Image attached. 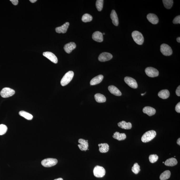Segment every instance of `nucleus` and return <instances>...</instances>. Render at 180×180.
<instances>
[{
	"mask_svg": "<svg viewBox=\"0 0 180 180\" xmlns=\"http://www.w3.org/2000/svg\"><path fill=\"white\" fill-rule=\"evenodd\" d=\"M157 135L156 131L151 130L144 134L141 138L142 142L146 143L152 141L154 138Z\"/></svg>",
	"mask_w": 180,
	"mask_h": 180,
	"instance_id": "nucleus-1",
	"label": "nucleus"
},
{
	"mask_svg": "<svg viewBox=\"0 0 180 180\" xmlns=\"http://www.w3.org/2000/svg\"><path fill=\"white\" fill-rule=\"evenodd\" d=\"M132 37L134 41L138 45L143 44L144 38L142 33L137 31H134L132 33Z\"/></svg>",
	"mask_w": 180,
	"mask_h": 180,
	"instance_id": "nucleus-2",
	"label": "nucleus"
},
{
	"mask_svg": "<svg viewBox=\"0 0 180 180\" xmlns=\"http://www.w3.org/2000/svg\"><path fill=\"white\" fill-rule=\"evenodd\" d=\"M74 74L73 72L72 71L67 72L61 80V83L62 86H65L68 84L73 78Z\"/></svg>",
	"mask_w": 180,
	"mask_h": 180,
	"instance_id": "nucleus-3",
	"label": "nucleus"
},
{
	"mask_svg": "<svg viewBox=\"0 0 180 180\" xmlns=\"http://www.w3.org/2000/svg\"><path fill=\"white\" fill-rule=\"evenodd\" d=\"M57 160L56 158H47L42 160L41 163L45 167H53L57 164Z\"/></svg>",
	"mask_w": 180,
	"mask_h": 180,
	"instance_id": "nucleus-4",
	"label": "nucleus"
},
{
	"mask_svg": "<svg viewBox=\"0 0 180 180\" xmlns=\"http://www.w3.org/2000/svg\"><path fill=\"white\" fill-rule=\"evenodd\" d=\"M106 170L103 167L98 166H96L93 169V174L95 177H102L106 174Z\"/></svg>",
	"mask_w": 180,
	"mask_h": 180,
	"instance_id": "nucleus-5",
	"label": "nucleus"
},
{
	"mask_svg": "<svg viewBox=\"0 0 180 180\" xmlns=\"http://www.w3.org/2000/svg\"><path fill=\"white\" fill-rule=\"evenodd\" d=\"M160 50L162 54L164 56H171L172 53V48L166 44H162L161 45Z\"/></svg>",
	"mask_w": 180,
	"mask_h": 180,
	"instance_id": "nucleus-6",
	"label": "nucleus"
},
{
	"mask_svg": "<svg viewBox=\"0 0 180 180\" xmlns=\"http://www.w3.org/2000/svg\"><path fill=\"white\" fill-rule=\"evenodd\" d=\"M15 93V91L12 89L8 87H5L1 91V95L3 98H7L12 97Z\"/></svg>",
	"mask_w": 180,
	"mask_h": 180,
	"instance_id": "nucleus-7",
	"label": "nucleus"
},
{
	"mask_svg": "<svg viewBox=\"0 0 180 180\" xmlns=\"http://www.w3.org/2000/svg\"><path fill=\"white\" fill-rule=\"evenodd\" d=\"M145 72L147 76L151 77H157L159 73L158 70L152 67H147L145 69Z\"/></svg>",
	"mask_w": 180,
	"mask_h": 180,
	"instance_id": "nucleus-8",
	"label": "nucleus"
},
{
	"mask_svg": "<svg viewBox=\"0 0 180 180\" xmlns=\"http://www.w3.org/2000/svg\"><path fill=\"white\" fill-rule=\"evenodd\" d=\"M125 82L130 87L133 88H137L138 87V85L136 80L132 77H127L124 78Z\"/></svg>",
	"mask_w": 180,
	"mask_h": 180,
	"instance_id": "nucleus-9",
	"label": "nucleus"
},
{
	"mask_svg": "<svg viewBox=\"0 0 180 180\" xmlns=\"http://www.w3.org/2000/svg\"><path fill=\"white\" fill-rule=\"evenodd\" d=\"M112 57L113 56L111 54L108 52H104L100 54L98 59L100 62H105L109 61L112 59Z\"/></svg>",
	"mask_w": 180,
	"mask_h": 180,
	"instance_id": "nucleus-10",
	"label": "nucleus"
},
{
	"mask_svg": "<svg viewBox=\"0 0 180 180\" xmlns=\"http://www.w3.org/2000/svg\"><path fill=\"white\" fill-rule=\"evenodd\" d=\"M88 141L83 139H79L78 140V142L80 144L78 145L79 148L82 151H86L88 150Z\"/></svg>",
	"mask_w": 180,
	"mask_h": 180,
	"instance_id": "nucleus-11",
	"label": "nucleus"
},
{
	"mask_svg": "<svg viewBox=\"0 0 180 180\" xmlns=\"http://www.w3.org/2000/svg\"><path fill=\"white\" fill-rule=\"evenodd\" d=\"M43 55L45 57L51 61V62L54 63H57L58 62V59L55 55L52 52H43Z\"/></svg>",
	"mask_w": 180,
	"mask_h": 180,
	"instance_id": "nucleus-12",
	"label": "nucleus"
},
{
	"mask_svg": "<svg viewBox=\"0 0 180 180\" xmlns=\"http://www.w3.org/2000/svg\"><path fill=\"white\" fill-rule=\"evenodd\" d=\"M69 25V23L68 22H66L61 27L56 28V32L58 33H66L67 32V30L68 29Z\"/></svg>",
	"mask_w": 180,
	"mask_h": 180,
	"instance_id": "nucleus-13",
	"label": "nucleus"
},
{
	"mask_svg": "<svg viewBox=\"0 0 180 180\" xmlns=\"http://www.w3.org/2000/svg\"><path fill=\"white\" fill-rule=\"evenodd\" d=\"M76 47V43L73 42H70L65 45L64 47L65 52L68 53H71Z\"/></svg>",
	"mask_w": 180,
	"mask_h": 180,
	"instance_id": "nucleus-14",
	"label": "nucleus"
},
{
	"mask_svg": "<svg viewBox=\"0 0 180 180\" xmlns=\"http://www.w3.org/2000/svg\"><path fill=\"white\" fill-rule=\"evenodd\" d=\"M92 38L93 40L97 42H103V36L101 32L97 31L94 32L92 34Z\"/></svg>",
	"mask_w": 180,
	"mask_h": 180,
	"instance_id": "nucleus-15",
	"label": "nucleus"
},
{
	"mask_svg": "<svg viewBox=\"0 0 180 180\" xmlns=\"http://www.w3.org/2000/svg\"><path fill=\"white\" fill-rule=\"evenodd\" d=\"M147 18L148 21L151 23L153 24H157L158 23L159 19L157 15L153 13L148 14L147 16Z\"/></svg>",
	"mask_w": 180,
	"mask_h": 180,
	"instance_id": "nucleus-16",
	"label": "nucleus"
},
{
	"mask_svg": "<svg viewBox=\"0 0 180 180\" xmlns=\"http://www.w3.org/2000/svg\"><path fill=\"white\" fill-rule=\"evenodd\" d=\"M103 79V76L102 75H98L91 80L90 82V84L91 86H94V85L98 84L102 82Z\"/></svg>",
	"mask_w": 180,
	"mask_h": 180,
	"instance_id": "nucleus-17",
	"label": "nucleus"
},
{
	"mask_svg": "<svg viewBox=\"0 0 180 180\" xmlns=\"http://www.w3.org/2000/svg\"><path fill=\"white\" fill-rule=\"evenodd\" d=\"M110 16L113 24L115 26H118L119 24L118 17L115 10H112Z\"/></svg>",
	"mask_w": 180,
	"mask_h": 180,
	"instance_id": "nucleus-18",
	"label": "nucleus"
},
{
	"mask_svg": "<svg viewBox=\"0 0 180 180\" xmlns=\"http://www.w3.org/2000/svg\"><path fill=\"white\" fill-rule=\"evenodd\" d=\"M143 112L144 113L147 114L148 116H152L156 113V110L153 107H146L143 108Z\"/></svg>",
	"mask_w": 180,
	"mask_h": 180,
	"instance_id": "nucleus-19",
	"label": "nucleus"
},
{
	"mask_svg": "<svg viewBox=\"0 0 180 180\" xmlns=\"http://www.w3.org/2000/svg\"><path fill=\"white\" fill-rule=\"evenodd\" d=\"M109 91L112 94L117 96H120L122 95V94L119 90L117 87L113 86H109L108 87Z\"/></svg>",
	"mask_w": 180,
	"mask_h": 180,
	"instance_id": "nucleus-20",
	"label": "nucleus"
},
{
	"mask_svg": "<svg viewBox=\"0 0 180 180\" xmlns=\"http://www.w3.org/2000/svg\"><path fill=\"white\" fill-rule=\"evenodd\" d=\"M118 126L120 128L125 129H129L132 128V123L131 122H127L124 121H122L119 122Z\"/></svg>",
	"mask_w": 180,
	"mask_h": 180,
	"instance_id": "nucleus-21",
	"label": "nucleus"
},
{
	"mask_svg": "<svg viewBox=\"0 0 180 180\" xmlns=\"http://www.w3.org/2000/svg\"><path fill=\"white\" fill-rule=\"evenodd\" d=\"M169 96V91L167 89L162 90L158 93V97L163 99H166L168 98Z\"/></svg>",
	"mask_w": 180,
	"mask_h": 180,
	"instance_id": "nucleus-22",
	"label": "nucleus"
},
{
	"mask_svg": "<svg viewBox=\"0 0 180 180\" xmlns=\"http://www.w3.org/2000/svg\"><path fill=\"white\" fill-rule=\"evenodd\" d=\"M112 137L114 138L117 139L119 141H123L126 139V135L124 133H120L118 132H116L114 133Z\"/></svg>",
	"mask_w": 180,
	"mask_h": 180,
	"instance_id": "nucleus-23",
	"label": "nucleus"
},
{
	"mask_svg": "<svg viewBox=\"0 0 180 180\" xmlns=\"http://www.w3.org/2000/svg\"><path fill=\"white\" fill-rule=\"evenodd\" d=\"M99 151L101 153H106L109 150V146L107 143H101L98 145Z\"/></svg>",
	"mask_w": 180,
	"mask_h": 180,
	"instance_id": "nucleus-24",
	"label": "nucleus"
},
{
	"mask_svg": "<svg viewBox=\"0 0 180 180\" xmlns=\"http://www.w3.org/2000/svg\"><path fill=\"white\" fill-rule=\"evenodd\" d=\"M95 99L98 103H103L106 101V98L104 95L100 93H97L95 95Z\"/></svg>",
	"mask_w": 180,
	"mask_h": 180,
	"instance_id": "nucleus-25",
	"label": "nucleus"
},
{
	"mask_svg": "<svg viewBox=\"0 0 180 180\" xmlns=\"http://www.w3.org/2000/svg\"><path fill=\"white\" fill-rule=\"evenodd\" d=\"M177 161L176 159L174 158H171L168 159L166 160L164 162V164L166 166H169V167H173L177 165Z\"/></svg>",
	"mask_w": 180,
	"mask_h": 180,
	"instance_id": "nucleus-26",
	"label": "nucleus"
},
{
	"mask_svg": "<svg viewBox=\"0 0 180 180\" xmlns=\"http://www.w3.org/2000/svg\"><path fill=\"white\" fill-rule=\"evenodd\" d=\"M20 116H22L27 120H31L33 118V116L31 114L24 111H21L19 112Z\"/></svg>",
	"mask_w": 180,
	"mask_h": 180,
	"instance_id": "nucleus-27",
	"label": "nucleus"
},
{
	"mask_svg": "<svg viewBox=\"0 0 180 180\" xmlns=\"http://www.w3.org/2000/svg\"><path fill=\"white\" fill-rule=\"evenodd\" d=\"M171 173L169 171H166L160 175V179L161 180H166L170 178Z\"/></svg>",
	"mask_w": 180,
	"mask_h": 180,
	"instance_id": "nucleus-28",
	"label": "nucleus"
},
{
	"mask_svg": "<svg viewBox=\"0 0 180 180\" xmlns=\"http://www.w3.org/2000/svg\"><path fill=\"white\" fill-rule=\"evenodd\" d=\"M162 2L165 8L167 9H171L173 6V1L172 0H163Z\"/></svg>",
	"mask_w": 180,
	"mask_h": 180,
	"instance_id": "nucleus-29",
	"label": "nucleus"
},
{
	"mask_svg": "<svg viewBox=\"0 0 180 180\" xmlns=\"http://www.w3.org/2000/svg\"><path fill=\"white\" fill-rule=\"evenodd\" d=\"M92 17L91 15L88 14H85L82 16V22H91L92 19Z\"/></svg>",
	"mask_w": 180,
	"mask_h": 180,
	"instance_id": "nucleus-30",
	"label": "nucleus"
},
{
	"mask_svg": "<svg viewBox=\"0 0 180 180\" xmlns=\"http://www.w3.org/2000/svg\"><path fill=\"white\" fill-rule=\"evenodd\" d=\"M104 1L103 0H97L96 3V7L98 11H102L103 8Z\"/></svg>",
	"mask_w": 180,
	"mask_h": 180,
	"instance_id": "nucleus-31",
	"label": "nucleus"
},
{
	"mask_svg": "<svg viewBox=\"0 0 180 180\" xmlns=\"http://www.w3.org/2000/svg\"><path fill=\"white\" fill-rule=\"evenodd\" d=\"M141 171L140 167L138 164L136 163L134 164L133 167L132 168V172L136 174H137Z\"/></svg>",
	"mask_w": 180,
	"mask_h": 180,
	"instance_id": "nucleus-32",
	"label": "nucleus"
},
{
	"mask_svg": "<svg viewBox=\"0 0 180 180\" xmlns=\"http://www.w3.org/2000/svg\"><path fill=\"white\" fill-rule=\"evenodd\" d=\"M7 127L6 125L2 124L0 125V135L5 134L7 132Z\"/></svg>",
	"mask_w": 180,
	"mask_h": 180,
	"instance_id": "nucleus-33",
	"label": "nucleus"
},
{
	"mask_svg": "<svg viewBox=\"0 0 180 180\" xmlns=\"http://www.w3.org/2000/svg\"><path fill=\"white\" fill-rule=\"evenodd\" d=\"M158 158V156L157 154L151 155L149 157L150 162L152 163H154L157 162Z\"/></svg>",
	"mask_w": 180,
	"mask_h": 180,
	"instance_id": "nucleus-34",
	"label": "nucleus"
},
{
	"mask_svg": "<svg viewBox=\"0 0 180 180\" xmlns=\"http://www.w3.org/2000/svg\"><path fill=\"white\" fill-rule=\"evenodd\" d=\"M173 22L174 24L180 23V16H177L174 18L173 21Z\"/></svg>",
	"mask_w": 180,
	"mask_h": 180,
	"instance_id": "nucleus-35",
	"label": "nucleus"
},
{
	"mask_svg": "<svg viewBox=\"0 0 180 180\" xmlns=\"http://www.w3.org/2000/svg\"><path fill=\"white\" fill-rule=\"evenodd\" d=\"M175 110L176 112L178 113H180V102H178L177 104L176 105V107H175Z\"/></svg>",
	"mask_w": 180,
	"mask_h": 180,
	"instance_id": "nucleus-36",
	"label": "nucleus"
},
{
	"mask_svg": "<svg viewBox=\"0 0 180 180\" xmlns=\"http://www.w3.org/2000/svg\"><path fill=\"white\" fill-rule=\"evenodd\" d=\"M176 94L178 97L180 96V86H179L176 91Z\"/></svg>",
	"mask_w": 180,
	"mask_h": 180,
	"instance_id": "nucleus-37",
	"label": "nucleus"
},
{
	"mask_svg": "<svg viewBox=\"0 0 180 180\" xmlns=\"http://www.w3.org/2000/svg\"><path fill=\"white\" fill-rule=\"evenodd\" d=\"M10 1L12 2V3L14 6H17L18 3V0H10Z\"/></svg>",
	"mask_w": 180,
	"mask_h": 180,
	"instance_id": "nucleus-38",
	"label": "nucleus"
},
{
	"mask_svg": "<svg viewBox=\"0 0 180 180\" xmlns=\"http://www.w3.org/2000/svg\"><path fill=\"white\" fill-rule=\"evenodd\" d=\"M177 144L178 145H179L180 146V138H179L178 139V140H177Z\"/></svg>",
	"mask_w": 180,
	"mask_h": 180,
	"instance_id": "nucleus-39",
	"label": "nucleus"
},
{
	"mask_svg": "<svg viewBox=\"0 0 180 180\" xmlns=\"http://www.w3.org/2000/svg\"><path fill=\"white\" fill-rule=\"evenodd\" d=\"M30 2L32 3H34L37 1V0H30Z\"/></svg>",
	"mask_w": 180,
	"mask_h": 180,
	"instance_id": "nucleus-40",
	"label": "nucleus"
},
{
	"mask_svg": "<svg viewBox=\"0 0 180 180\" xmlns=\"http://www.w3.org/2000/svg\"><path fill=\"white\" fill-rule=\"evenodd\" d=\"M177 42H178V43H180V37H177Z\"/></svg>",
	"mask_w": 180,
	"mask_h": 180,
	"instance_id": "nucleus-41",
	"label": "nucleus"
},
{
	"mask_svg": "<svg viewBox=\"0 0 180 180\" xmlns=\"http://www.w3.org/2000/svg\"><path fill=\"white\" fill-rule=\"evenodd\" d=\"M54 180H63V179L62 178H57L56 179H55Z\"/></svg>",
	"mask_w": 180,
	"mask_h": 180,
	"instance_id": "nucleus-42",
	"label": "nucleus"
},
{
	"mask_svg": "<svg viewBox=\"0 0 180 180\" xmlns=\"http://www.w3.org/2000/svg\"><path fill=\"white\" fill-rule=\"evenodd\" d=\"M146 92H145V93H144L141 94V95H142V96H143V95H144L145 94H146Z\"/></svg>",
	"mask_w": 180,
	"mask_h": 180,
	"instance_id": "nucleus-43",
	"label": "nucleus"
},
{
	"mask_svg": "<svg viewBox=\"0 0 180 180\" xmlns=\"http://www.w3.org/2000/svg\"><path fill=\"white\" fill-rule=\"evenodd\" d=\"M102 35H103L105 34V33H102Z\"/></svg>",
	"mask_w": 180,
	"mask_h": 180,
	"instance_id": "nucleus-44",
	"label": "nucleus"
},
{
	"mask_svg": "<svg viewBox=\"0 0 180 180\" xmlns=\"http://www.w3.org/2000/svg\"><path fill=\"white\" fill-rule=\"evenodd\" d=\"M163 163H164V162H163Z\"/></svg>",
	"mask_w": 180,
	"mask_h": 180,
	"instance_id": "nucleus-45",
	"label": "nucleus"
}]
</instances>
